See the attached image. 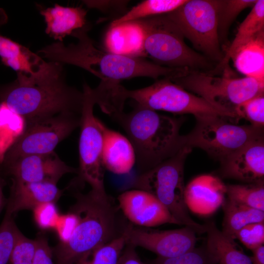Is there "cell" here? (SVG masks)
<instances>
[{
  "instance_id": "obj_1",
  "label": "cell",
  "mask_w": 264,
  "mask_h": 264,
  "mask_svg": "<svg viewBox=\"0 0 264 264\" xmlns=\"http://www.w3.org/2000/svg\"><path fill=\"white\" fill-rule=\"evenodd\" d=\"M85 27L74 31L75 44L65 45L58 42L38 51V54L49 61L72 65L84 69L99 78L101 82L119 84L125 79L147 77L158 79L177 77L186 69L159 65L141 58L103 51L96 47Z\"/></svg>"
},
{
  "instance_id": "obj_2",
  "label": "cell",
  "mask_w": 264,
  "mask_h": 264,
  "mask_svg": "<svg viewBox=\"0 0 264 264\" xmlns=\"http://www.w3.org/2000/svg\"><path fill=\"white\" fill-rule=\"evenodd\" d=\"M76 202L70 208L78 221L66 242L52 248L56 264L72 262L122 235L129 223H124L118 210L107 194L91 190L75 194Z\"/></svg>"
},
{
  "instance_id": "obj_3",
  "label": "cell",
  "mask_w": 264,
  "mask_h": 264,
  "mask_svg": "<svg viewBox=\"0 0 264 264\" xmlns=\"http://www.w3.org/2000/svg\"><path fill=\"white\" fill-rule=\"evenodd\" d=\"M110 116L125 130L134 148L140 174L154 167L185 145L179 134L180 119L136 104L129 113Z\"/></svg>"
},
{
  "instance_id": "obj_4",
  "label": "cell",
  "mask_w": 264,
  "mask_h": 264,
  "mask_svg": "<svg viewBox=\"0 0 264 264\" xmlns=\"http://www.w3.org/2000/svg\"><path fill=\"white\" fill-rule=\"evenodd\" d=\"M84 99L83 92L68 85L63 75L34 85L16 81L2 101L27 122L62 113L80 116Z\"/></svg>"
},
{
  "instance_id": "obj_5",
  "label": "cell",
  "mask_w": 264,
  "mask_h": 264,
  "mask_svg": "<svg viewBox=\"0 0 264 264\" xmlns=\"http://www.w3.org/2000/svg\"><path fill=\"white\" fill-rule=\"evenodd\" d=\"M127 24L139 29L141 49L157 64L190 71L211 70V61L187 45L180 31L165 14Z\"/></svg>"
},
{
  "instance_id": "obj_6",
  "label": "cell",
  "mask_w": 264,
  "mask_h": 264,
  "mask_svg": "<svg viewBox=\"0 0 264 264\" xmlns=\"http://www.w3.org/2000/svg\"><path fill=\"white\" fill-rule=\"evenodd\" d=\"M192 148L186 145L152 169L140 174L132 187L147 192L156 198L168 210L177 224L193 229L196 233L206 232V226L192 220L186 203L184 165Z\"/></svg>"
},
{
  "instance_id": "obj_7",
  "label": "cell",
  "mask_w": 264,
  "mask_h": 264,
  "mask_svg": "<svg viewBox=\"0 0 264 264\" xmlns=\"http://www.w3.org/2000/svg\"><path fill=\"white\" fill-rule=\"evenodd\" d=\"M222 72L221 76H217L210 71L188 70L170 80L214 107L231 114L238 121L236 109L244 102L264 94V82L251 77H235L230 68Z\"/></svg>"
},
{
  "instance_id": "obj_8",
  "label": "cell",
  "mask_w": 264,
  "mask_h": 264,
  "mask_svg": "<svg viewBox=\"0 0 264 264\" xmlns=\"http://www.w3.org/2000/svg\"><path fill=\"white\" fill-rule=\"evenodd\" d=\"M118 95L124 102L127 99H132L136 104L155 111L191 114L195 116L196 120L221 117L236 121L231 114L188 92L169 78L157 80L149 86L134 90L127 89L120 85Z\"/></svg>"
},
{
  "instance_id": "obj_9",
  "label": "cell",
  "mask_w": 264,
  "mask_h": 264,
  "mask_svg": "<svg viewBox=\"0 0 264 264\" xmlns=\"http://www.w3.org/2000/svg\"><path fill=\"white\" fill-rule=\"evenodd\" d=\"M220 0H187L165 14L184 38L211 62L220 63L224 54L220 42L218 26Z\"/></svg>"
},
{
  "instance_id": "obj_10",
  "label": "cell",
  "mask_w": 264,
  "mask_h": 264,
  "mask_svg": "<svg viewBox=\"0 0 264 264\" xmlns=\"http://www.w3.org/2000/svg\"><path fill=\"white\" fill-rule=\"evenodd\" d=\"M228 118L214 117L197 120L193 131L184 136L185 145L198 147L222 161L248 144L264 137L263 128L237 125Z\"/></svg>"
},
{
  "instance_id": "obj_11",
  "label": "cell",
  "mask_w": 264,
  "mask_h": 264,
  "mask_svg": "<svg viewBox=\"0 0 264 264\" xmlns=\"http://www.w3.org/2000/svg\"><path fill=\"white\" fill-rule=\"evenodd\" d=\"M83 92L84 99L79 126V167L77 174L80 180L90 185L91 190L106 195L105 168L102 160V122L93 114L95 102L92 88L85 84Z\"/></svg>"
},
{
  "instance_id": "obj_12",
  "label": "cell",
  "mask_w": 264,
  "mask_h": 264,
  "mask_svg": "<svg viewBox=\"0 0 264 264\" xmlns=\"http://www.w3.org/2000/svg\"><path fill=\"white\" fill-rule=\"evenodd\" d=\"M80 117L62 113L26 122L23 133L8 151L2 162L27 155L53 152L59 143L80 126Z\"/></svg>"
},
{
  "instance_id": "obj_13",
  "label": "cell",
  "mask_w": 264,
  "mask_h": 264,
  "mask_svg": "<svg viewBox=\"0 0 264 264\" xmlns=\"http://www.w3.org/2000/svg\"><path fill=\"white\" fill-rule=\"evenodd\" d=\"M0 57L3 64L16 71V82L34 85L64 74L63 64L45 61L26 47L0 35Z\"/></svg>"
},
{
  "instance_id": "obj_14",
  "label": "cell",
  "mask_w": 264,
  "mask_h": 264,
  "mask_svg": "<svg viewBox=\"0 0 264 264\" xmlns=\"http://www.w3.org/2000/svg\"><path fill=\"white\" fill-rule=\"evenodd\" d=\"M196 232L184 228L158 230L148 227H134L130 223L127 229L126 243L150 250L161 258L179 256L195 247Z\"/></svg>"
},
{
  "instance_id": "obj_15",
  "label": "cell",
  "mask_w": 264,
  "mask_h": 264,
  "mask_svg": "<svg viewBox=\"0 0 264 264\" xmlns=\"http://www.w3.org/2000/svg\"><path fill=\"white\" fill-rule=\"evenodd\" d=\"M1 165L3 173L17 182H48L57 184L64 175L78 174V168L66 165L54 151L23 156Z\"/></svg>"
},
{
  "instance_id": "obj_16",
  "label": "cell",
  "mask_w": 264,
  "mask_h": 264,
  "mask_svg": "<svg viewBox=\"0 0 264 264\" xmlns=\"http://www.w3.org/2000/svg\"><path fill=\"white\" fill-rule=\"evenodd\" d=\"M119 208L131 221L150 227L170 223L177 224L167 208L151 194L138 189L124 192L118 197Z\"/></svg>"
},
{
  "instance_id": "obj_17",
  "label": "cell",
  "mask_w": 264,
  "mask_h": 264,
  "mask_svg": "<svg viewBox=\"0 0 264 264\" xmlns=\"http://www.w3.org/2000/svg\"><path fill=\"white\" fill-rule=\"evenodd\" d=\"M220 175L247 182L264 181V137L255 140L220 162Z\"/></svg>"
},
{
  "instance_id": "obj_18",
  "label": "cell",
  "mask_w": 264,
  "mask_h": 264,
  "mask_svg": "<svg viewBox=\"0 0 264 264\" xmlns=\"http://www.w3.org/2000/svg\"><path fill=\"white\" fill-rule=\"evenodd\" d=\"M63 191L48 182L22 183L12 181L5 213L12 215L23 210H33L46 202L55 203Z\"/></svg>"
},
{
  "instance_id": "obj_19",
  "label": "cell",
  "mask_w": 264,
  "mask_h": 264,
  "mask_svg": "<svg viewBox=\"0 0 264 264\" xmlns=\"http://www.w3.org/2000/svg\"><path fill=\"white\" fill-rule=\"evenodd\" d=\"M102 160L104 168L117 175L129 173L136 162L132 144L127 137L101 122Z\"/></svg>"
},
{
  "instance_id": "obj_20",
  "label": "cell",
  "mask_w": 264,
  "mask_h": 264,
  "mask_svg": "<svg viewBox=\"0 0 264 264\" xmlns=\"http://www.w3.org/2000/svg\"><path fill=\"white\" fill-rule=\"evenodd\" d=\"M46 27L45 33L60 42L86 24L87 11L81 7H66L55 4L53 7L40 9Z\"/></svg>"
},
{
  "instance_id": "obj_21",
  "label": "cell",
  "mask_w": 264,
  "mask_h": 264,
  "mask_svg": "<svg viewBox=\"0 0 264 264\" xmlns=\"http://www.w3.org/2000/svg\"><path fill=\"white\" fill-rule=\"evenodd\" d=\"M231 59L236 69L245 77L264 82V30L237 49Z\"/></svg>"
},
{
  "instance_id": "obj_22",
  "label": "cell",
  "mask_w": 264,
  "mask_h": 264,
  "mask_svg": "<svg viewBox=\"0 0 264 264\" xmlns=\"http://www.w3.org/2000/svg\"><path fill=\"white\" fill-rule=\"evenodd\" d=\"M263 30H264V0H257L239 25L235 38L226 49L223 59L211 73L217 75L229 68V62L236 50Z\"/></svg>"
},
{
  "instance_id": "obj_23",
  "label": "cell",
  "mask_w": 264,
  "mask_h": 264,
  "mask_svg": "<svg viewBox=\"0 0 264 264\" xmlns=\"http://www.w3.org/2000/svg\"><path fill=\"white\" fill-rule=\"evenodd\" d=\"M206 245L218 261V264H252L251 258L237 248L234 239L219 230L213 221L205 224Z\"/></svg>"
},
{
  "instance_id": "obj_24",
  "label": "cell",
  "mask_w": 264,
  "mask_h": 264,
  "mask_svg": "<svg viewBox=\"0 0 264 264\" xmlns=\"http://www.w3.org/2000/svg\"><path fill=\"white\" fill-rule=\"evenodd\" d=\"M224 217L221 232L234 239L236 233L245 225L264 222V211L239 203L227 198L223 203Z\"/></svg>"
},
{
  "instance_id": "obj_25",
  "label": "cell",
  "mask_w": 264,
  "mask_h": 264,
  "mask_svg": "<svg viewBox=\"0 0 264 264\" xmlns=\"http://www.w3.org/2000/svg\"><path fill=\"white\" fill-rule=\"evenodd\" d=\"M26 126L23 117L10 109L3 101L0 103V164L8 151L22 134Z\"/></svg>"
},
{
  "instance_id": "obj_26",
  "label": "cell",
  "mask_w": 264,
  "mask_h": 264,
  "mask_svg": "<svg viewBox=\"0 0 264 264\" xmlns=\"http://www.w3.org/2000/svg\"><path fill=\"white\" fill-rule=\"evenodd\" d=\"M187 0H146L132 7L125 14L114 20L111 28L153 16L172 12L184 4Z\"/></svg>"
},
{
  "instance_id": "obj_27",
  "label": "cell",
  "mask_w": 264,
  "mask_h": 264,
  "mask_svg": "<svg viewBox=\"0 0 264 264\" xmlns=\"http://www.w3.org/2000/svg\"><path fill=\"white\" fill-rule=\"evenodd\" d=\"M127 227L119 237L81 256L70 264H117L126 243Z\"/></svg>"
},
{
  "instance_id": "obj_28",
  "label": "cell",
  "mask_w": 264,
  "mask_h": 264,
  "mask_svg": "<svg viewBox=\"0 0 264 264\" xmlns=\"http://www.w3.org/2000/svg\"><path fill=\"white\" fill-rule=\"evenodd\" d=\"M227 198L249 207L264 211V181L247 184L225 186Z\"/></svg>"
},
{
  "instance_id": "obj_29",
  "label": "cell",
  "mask_w": 264,
  "mask_h": 264,
  "mask_svg": "<svg viewBox=\"0 0 264 264\" xmlns=\"http://www.w3.org/2000/svg\"><path fill=\"white\" fill-rule=\"evenodd\" d=\"M257 0H220L218 12V31L220 42L226 44L229 28L239 14L253 7Z\"/></svg>"
},
{
  "instance_id": "obj_30",
  "label": "cell",
  "mask_w": 264,
  "mask_h": 264,
  "mask_svg": "<svg viewBox=\"0 0 264 264\" xmlns=\"http://www.w3.org/2000/svg\"><path fill=\"white\" fill-rule=\"evenodd\" d=\"M147 264H218V261L205 244L176 257H157Z\"/></svg>"
},
{
  "instance_id": "obj_31",
  "label": "cell",
  "mask_w": 264,
  "mask_h": 264,
  "mask_svg": "<svg viewBox=\"0 0 264 264\" xmlns=\"http://www.w3.org/2000/svg\"><path fill=\"white\" fill-rule=\"evenodd\" d=\"M19 231L13 216L5 213L0 225V264H9L11 252Z\"/></svg>"
},
{
  "instance_id": "obj_32",
  "label": "cell",
  "mask_w": 264,
  "mask_h": 264,
  "mask_svg": "<svg viewBox=\"0 0 264 264\" xmlns=\"http://www.w3.org/2000/svg\"><path fill=\"white\" fill-rule=\"evenodd\" d=\"M238 120L244 118L250 125L263 128L264 125V94L253 97L240 105L235 110Z\"/></svg>"
},
{
  "instance_id": "obj_33",
  "label": "cell",
  "mask_w": 264,
  "mask_h": 264,
  "mask_svg": "<svg viewBox=\"0 0 264 264\" xmlns=\"http://www.w3.org/2000/svg\"><path fill=\"white\" fill-rule=\"evenodd\" d=\"M36 242L25 237L19 230L13 246L9 264H32Z\"/></svg>"
},
{
  "instance_id": "obj_34",
  "label": "cell",
  "mask_w": 264,
  "mask_h": 264,
  "mask_svg": "<svg viewBox=\"0 0 264 264\" xmlns=\"http://www.w3.org/2000/svg\"><path fill=\"white\" fill-rule=\"evenodd\" d=\"M247 248L251 250L263 245L264 242V222L248 224L234 235Z\"/></svg>"
},
{
  "instance_id": "obj_35",
  "label": "cell",
  "mask_w": 264,
  "mask_h": 264,
  "mask_svg": "<svg viewBox=\"0 0 264 264\" xmlns=\"http://www.w3.org/2000/svg\"><path fill=\"white\" fill-rule=\"evenodd\" d=\"M34 220L43 229L55 228L59 218L57 208L54 202H46L37 206L33 210Z\"/></svg>"
},
{
  "instance_id": "obj_36",
  "label": "cell",
  "mask_w": 264,
  "mask_h": 264,
  "mask_svg": "<svg viewBox=\"0 0 264 264\" xmlns=\"http://www.w3.org/2000/svg\"><path fill=\"white\" fill-rule=\"evenodd\" d=\"M78 221L77 215L69 210L66 214L61 215L55 227L60 242H66L70 238Z\"/></svg>"
},
{
  "instance_id": "obj_37",
  "label": "cell",
  "mask_w": 264,
  "mask_h": 264,
  "mask_svg": "<svg viewBox=\"0 0 264 264\" xmlns=\"http://www.w3.org/2000/svg\"><path fill=\"white\" fill-rule=\"evenodd\" d=\"M35 240L36 248L32 264H56L53 260L52 248L49 246L47 238L40 235Z\"/></svg>"
},
{
  "instance_id": "obj_38",
  "label": "cell",
  "mask_w": 264,
  "mask_h": 264,
  "mask_svg": "<svg viewBox=\"0 0 264 264\" xmlns=\"http://www.w3.org/2000/svg\"><path fill=\"white\" fill-rule=\"evenodd\" d=\"M135 247L132 244L126 243L117 264H147L141 260L135 250Z\"/></svg>"
},
{
  "instance_id": "obj_39",
  "label": "cell",
  "mask_w": 264,
  "mask_h": 264,
  "mask_svg": "<svg viewBox=\"0 0 264 264\" xmlns=\"http://www.w3.org/2000/svg\"><path fill=\"white\" fill-rule=\"evenodd\" d=\"M253 256L251 257L252 264H264V245L251 250Z\"/></svg>"
},
{
  "instance_id": "obj_40",
  "label": "cell",
  "mask_w": 264,
  "mask_h": 264,
  "mask_svg": "<svg viewBox=\"0 0 264 264\" xmlns=\"http://www.w3.org/2000/svg\"><path fill=\"white\" fill-rule=\"evenodd\" d=\"M8 21V17L5 11L0 8V26L5 24Z\"/></svg>"
},
{
  "instance_id": "obj_41",
  "label": "cell",
  "mask_w": 264,
  "mask_h": 264,
  "mask_svg": "<svg viewBox=\"0 0 264 264\" xmlns=\"http://www.w3.org/2000/svg\"><path fill=\"white\" fill-rule=\"evenodd\" d=\"M3 182L0 176V212L5 204V199L2 192Z\"/></svg>"
}]
</instances>
